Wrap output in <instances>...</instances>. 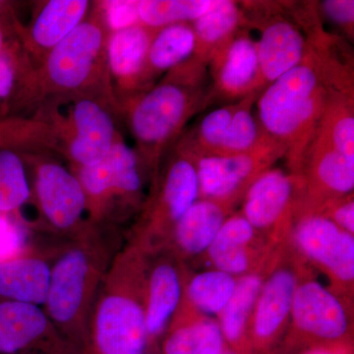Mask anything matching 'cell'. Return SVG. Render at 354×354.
Wrapping results in <instances>:
<instances>
[{
  "mask_svg": "<svg viewBox=\"0 0 354 354\" xmlns=\"http://www.w3.org/2000/svg\"><path fill=\"white\" fill-rule=\"evenodd\" d=\"M109 35L97 2L93 1L76 29L41 64L25 72L12 97L0 108V116L28 115L41 104L81 97H104L115 104L106 57Z\"/></svg>",
  "mask_w": 354,
  "mask_h": 354,
  "instance_id": "cell-1",
  "label": "cell"
},
{
  "mask_svg": "<svg viewBox=\"0 0 354 354\" xmlns=\"http://www.w3.org/2000/svg\"><path fill=\"white\" fill-rule=\"evenodd\" d=\"M62 241L53 250L43 308L65 342L83 354L95 298L123 246L121 232L88 221L78 234Z\"/></svg>",
  "mask_w": 354,
  "mask_h": 354,
  "instance_id": "cell-2",
  "label": "cell"
},
{
  "mask_svg": "<svg viewBox=\"0 0 354 354\" xmlns=\"http://www.w3.org/2000/svg\"><path fill=\"white\" fill-rule=\"evenodd\" d=\"M209 77L208 66L191 57L118 109L150 183L188 121L213 102Z\"/></svg>",
  "mask_w": 354,
  "mask_h": 354,
  "instance_id": "cell-3",
  "label": "cell"
},
{
  "mask_svg": "<svg viewBox=\"0 0 354 354\" xmlns=\"http://www.w3.org/2000/svg\"><path fill=\"white\" fill-rule=\"evenodd\" d=\"M307 41L302 62L270 84L256 102L260 127L285 148L288 171L299 176L332 90L320 53Z\"/></svg>",
  "mask_w": 354,
  "mask_h": 354,
  "instance_id": "cell-4",
  "label": "cell"
},
{
  "mask_svg": "<svg viewBox=\"0 0 354 354\" xmlns=\"http://www.w3.org/2000/svg\"><path fill=\"white\" fill-rule=\"evenodd\" d=\"M149 254L127 241L109 267L88 320L83 354H145Z\"/></svg>",
  "mask_w": 354,
  "mask_h": 354,
  "instance_id": "cell-5",
  "label": "cell"
},
{
  "mask_svg": "<svg viewBox=\"0 0 354 354\" xmlns=\"http://www.w3.org/2000/svg\"><path fill=\"white\" fill-rule=\"evenodd\" d=\"M86 198L87 218L99 227L120 230L136 218L145 202L148 174L134 149L121 137L102 162L70 169Z\"/></svg>",
  "mask_w": 354,
  "mask_h": 354,
  "instance_id": "cell-6",
  "label": "cell"
},
{
  "mask_svg": "<svg viewBox=\"0 0 354 354\" xmlns=\"http://www.w3.org/2000/svg\"><path fill=\"white\" fill-rule=\"evenodd\" d=\"M198 199V180L190 153L177 140L149 185L128 241L146 253L164 248L172 230Z\"/></svg>",
  "mask_w": 354,
  "mask_h": 354,
  "instance_id": "cell-7",
  "label": "cell"
},
{
  "mask_svg": "<svg viewBox=\"0 0 354 354\" xmlns=\"http://www.w3.org/2000/svg\"><path fill=\"white\" fill-rule=\"evenodd\" d=\"M314 348H353V320L349 302L307 272L295 290L290 325L274 354Z\"/></svg>",
  "mask_w": 354,
  "mask_h": 354,
  "instance_id": "cell-8",
  "label": "cell"
},
{
  "mask_svg": "<svg viewBox=\"0 0 354 354\" xmlns=\"http://www.w3.org/2000/svg\"><path fill=\"white\" fill-rule=\"evenodd\" d=\"M31 185L39 225L60 241L78 234L88 223L86 198L75 174L59 158L46 153L20 155Z\"/></svg>",
  "mask_w": 354,
  "mask_h": 354,
  "instance_id": "cell-9",
  "label": "cell"
},
{
  "mask_svg": "<svg viewBox=\"0 0 354 354\" xmlns=\"http://www.w3.org/2000/svg\"><path fill=\"white\" fill-rule=\"evenodd\" d=\"M308 270L291 246H281L260 291L249 326L252 354H274L290 325L293 298Z\"/></svg>",
  "mask_w": 354,
  "mask_h": 354,
  "instance_id": "cell-10",
  "label": "cell"
},
{
  "mask_svg": "<svg viewBox=\"0 0 354 354\" xmlns=\"http://www.w3.org/2000/svg\"><path fill=\"white\" fill-rule=\"evenodd\" d=\"M290 242L304 262L315 266L332 283V290L349 302L353 295L354 235L322 216L298 214Z\"/></svg>",
  "mask_w": 354,
  "mask_h": 354,
  "instance_id": "cell-11",
  "label": "cell"
},
{
  "mask_svg": "<svg viewBox=\"0 0 354 354\" xmlns=\"http://www.w3.org/2000/svg\"><path fill=\"white\" fill-rule=\"evenodd\" d=\"M304 192L301 176L271 167L249 186L241 213L268 241L281 245L290 239Z\"/></svg>",
  "mask_w": 354,
  "mask_h": 354,
  "instance_id": "cell-12",
  "label": "cell"
},
{
  "mask_svg": "<svg viewBox=\"0 0 354 354\" xmlns=\"http://www.w3.org/2000/svg\"><path fill=\"white\" fill-rule=\"evenodd\" d=\"M190 155L196 169L198 199L211 200L235 209L256 178L286 157V150L270 140L252 152L241 155Z\"/></svg>",
  "mask_w": 354,
  "mask_h": 354,
  "instance_id": "cell-13",
  "label": "cell"
},
{
  "mask_svg": "<svg viewBox=\"0 0 354 354\" xmlns=\"http://www.w3.org/2000/svg\"><path fill=\"white\" fill-rule=\"evenodd\" d=\"M64 109L70 128L65 160L69 169L102 162L122 137L116 104L104 97H81L64 102Z\"/></svg>",
  "mask_w": 354,
  "mask_h": 354,
  "instance_id": "cell-14",
  "label": "cell"
},
{
  "mask_svg": "<svg viewBox=\"0 0 354 354\" xmlns=\"http://www.w3.org/2000/svg\"><path fill=\"white\" fill-rule=\"evenodd\" d=\"M0 354H78L43 307L0 298Z\"/></svg>",
  "mask_w": 354,
  "mask_h": 354,
  "instance_id": "cell-15",
  "label": "cell"
},
{
  "mask_svg": "<svg viewBox=\"0 0 354 354\" xmlns=\"http://www.w3.org/2000/svg\"><path fill=\"white\" fill-rule=\"evenodd\" d=\"M187 265L169 251L149 254L146 290L148 349H157L183 300Z\"/></svg>",
  "mask_w": 354,
  "mask_h": 354,
  "instance_id": "cell-16",
  "label": "cell"
},
{
  "mask_svg": "<svg viewBox=\"0 0 354 354\" xmlns=\"http://www.w3.org/2000/svg\"><path fill=\"white\" fill-rule=\"evenodd\" d=\"M281 245L268 241L237 211L223 221L204 256L213 269L239 278L265 264Z\"/></svg>",
  "mask_w": 354,
  "mask_h": 354,
  "instance_id": "cell-17",
  "label": "cell"
},
{
  "mask_svg": "<svg viewBox=\"0 0 354 354\" xmlns=\"http://www.w3.org/2000/svg\"><path fill=\"white\" fill-rule=\"evenodd\" d=\"M158 29L139 23L109 35L106 57L114 101L118 109L146 91L149 48Z\"/></svg>",
  "mask_w": 354,
  "mask_h": 354,
  "instance_id": "cell-18",
  "label": "cell"
},
{
  "mask_svg": "<svg viewBox=\"0 0 354 354\" xmlns=\"http://www.w3.org/2000/svg\"><path fill=\"white\" fill-rule=\"evenodd\" d=\"M212 97L232 102L260 93L257 41L242 28L212 58L208 65Z\"/></svg>",
  "mask_w": 354,
  "mask_h": 354,
  "instance_id": "cell-19",
  "label": "cell"
},
{
  "mask_svg": "<svg viewBox=\"0 0 354 354\" xmlns=\"http://www.w3.org/2000/svg\"><path fill=\"white\" fill-rule=\"evenodd\" d=\"M38 3L30 22L17 26L18 39L32 67L41 64L85 19L93 1L48 0Z\"/></svg>",
  "mask_w": 354,
  "mask_h": 354,
  "instance_id": "cell-20",
  "label": "cell"
},
{
  "mask_svg": "<svg viewBox=\"0 0 354 354\" xmlns=\"http://www.w3.org/2000/svg\"><path fill=\"white\" fill-rule=\"evenodd\" d=\"M268 7L266 16L261 13L257 19L261 30L257 41L261 93L299 64L308 48L307 36H304L297 22L272 10V4H268Z\"/></svg>",
  "mask_w": 354,
  "mask_h": 354,
  "instance_id": "cell-21",
  "label": "cell"
},
{
  "mask_svg": "<svg viewBox=\"0 0 354 354\" xmlns=\"http://www.w3.org/2000/svg\"><path fill=\"white\" fill-rule=\"evenodd\" d=\"M300 176L304 192L298 211L353 193L354 158L346 157L315 134Z\"/></svg>",
  "mask_w": 354,
  "mask_h": 354,
  "instance_id": "cell-22",
  "label": "cell"
},
{
  "mask_svg": "<svg viewBox=\"0 0 354 354\" xmlns=\"http://www.w3.org/2000/svg\"><path fill=\"white\" fill-rule=\"evenodd\" d=\"M234 212V209L227 205L197 199L176 223L162 249L174 254L185 265L187 261L204 256L223 221Z\"/></svg>",
  "mask_w": 354,
  "mask_h": 354,
  "instance_id": "cell-23",
  "label": "cell"
},
{
  "mask_svg": "<svg viewBox=\"0 0 354 354\" xmlns=\"http://www.w3.org/2000/svg\"><path fill=\"white\" fill-rule=\"evenodd\" d=\"M281 246L257 270L237 278L232 297L216 316L227 348L235 353L252 354L249 344V326L263 283Z\"/></svg>",
  "mask_w": 354,
  "mask_h": 354,
  "instance_id": "cell-24",
  "label": "cell"
},
{
  "mask_svg": "<svg viewBox=\"0 0 354 354\" xmlns=\"http://www.w3.org/2000/svg\"><path fill=\"white\" fill-rule=\"evenodd\" d=\"M51 253L26 249L0 260V298L44 307L50 288Z\"/></svg>",
  "mask_w": 354,
  "mask_h": 354,
  "instance_id": "cell-25",
  "label": "cell"
},
{
  "mask_svg": "<svg viewBox=\"0 0 354 354\" xmlns=\"http://www.w3.org/2000/svg\"><path fill=\"white\" fill-rule=\"evenodd\" d=\"M227 348L216 318L178 309L156 351L160 354H220Z\"/></svg>",
  "mask_w": 354,
  "mask_h": 354,
  "instance_id": "cell-26",
  "label": "cell"
},
{
  "mask_svg": "<svg viewBox=\"0 0 354 354\" xmlns=\"http://www.w3.org/2000/svg\"><path fill=\"white\" fill-rule=\"evenodd\" d=\"M195 50L192 57L208 66L239 30L247 27L245 11L232 0H213L207 12L192 23Z\"/></svg>",
  "mask_w": 354,
  "mask_h": 354,
  "instance_id": "cell-27",
  "label": "cell"
},
{
  "mask_svg": "<svg viewBox=\"0 0 354 354\" xmlns=\"http://www.w3.org/2000/svg\"><path fill=\"white\" fill-rule=\"evenodd\" d=\"M194 50L192 23H177L158 29L147 55L145 78L148 87L152 88L158 77L189 59Z\"/></svg>",
  "mask_w": 354,
  "mask_h": 354,
  "instance_id": "cell-28",
  "label": "cell"
},
{
  "mask_svg": "<svg viewBox=\"0 0 354 354\" xmlns=\"http://www.w3.org/2000/svg\"><path fill=\"white\" fill-rule=\"evenodd\" d=\"M236 281L232 274L216 269L189 274L178 309L216 318L232 297Z\"/></svg>",
  "mask_w": 354,
  "mask_h": 354,
  "instance_id": "cell-29",
  "label": "cell"
},
{
  "mask_svg": "<svg viewBox=\"0 0 354 354\" xmlns=\"http://www.w3.org/2000/svg\"><path fill=\"white\" fill-rule=\"evenodd\" d=\"M354 93L330 90L316 135L354 158Z\"/></svg>",
  "mask_w": 354,
  "mask_h": 354,
  "instance_id": "cell-30",
  "label": "cell"
},
{
  "mask_svg": "<svg viewBox=\"0 0 354 354\" xmlns=\"http://www.w3.org/2000/svg\"><path fill=\"white\" fill-rule=\"evenodd\" d=\"M259 95L260 93H253L239 102V106L215 156L227 157L252 152L272 140L262 129L253 114V106Z\"/></svg>",
  "mask_w": 354,
  "mask_h": 354,
  "instance_id": "cell-31",
  "label": "cell"
},
{
  "mask_svg": "<svg viewBox=\"0 0 354 354\" xmlns=\"http://www.w3.org/2000/svg\"><path fill=\"white\" fill-rule=\"evenodd\" d=\"M32 191L22 157L0 147V214L12 215L31 202Z\"/></svg>",
  "mask_w": 354,
  "mask_h": 354,
  "instance_id": "cell-32",
  "label": "cell"
},
{
  "mask_svg": "<svg viewBox=\"0 0 354 354\" xmlns=\"http://www.w3.org/2000/svg\"><path fill=\"white\" fill-rule=\"evenodd\" d=\"M213 0H139L141 24L160 29L177 23H193L207 12Z\"/></svg>",
  "mask_w": 354,
  "mask_h": 354,
  "instance_id": "cell-33",
  "label": "cell"
},
{
  "mask_svg": "<svg viewBox=\"0 0 354 354\" xmlns=\"http://www.w3.org/2000/svg\"><path fill=\"white\" fill-rule=\"evenodd\" d=\"M31 67V62L19 39H14L2 50L0 53V102L2 104L12 97L20 79Z\"/></svg>",
  "mask_w": 354,
  "mask_h": 354,
  "instance_id": "cell-34",
  "label": "cell"
},
{
  "mask_svg": "<svg viewBox=\"0 0 354 354\" xmlns=\"http://www.w3.org/2000/svg\"><path fill=\"white\" fill-rule=\"evenodd\" d=\"M310 213L322 216L335 223L337 227L354 235V199L353 193L334 199L326 200L310 207L300 209L298 214Z\"/></svg>",
  "mask_w": 354,
  "mask_h": 354,
  "instance_id": "cell-35",
  "label": "cell"
},
{
  "mask_svg": "<svg viewBox=\"0 0 354 354\" xmlns=\"http://www.w3.org/2000/svg\"><path fill=\"white\" fill-rule=\"evenodd\" d=\"M97 2L111 34L139 24V0H102Z\"/></svg>",
  "mask_w": 354,
  "mask_h": 354,
  "instance_id": "cell-36",
  "label": "cell"
},
{
  "mask_svg": "<svg viewBox=\"0 0 354 354\" xmlns=\"http://www.w3.org/2000/svg\"><path fill=\"white\" fill-rule=\"evenodd\" d=\"M321 10L328 19L332 21L342 32L353 39L354 1L353 0H326L320 4Z\"/></svg>",
  "mask_w": 354,
  "mask_h": 354,
  "instance_id": "cell-37",
  "label": "cell"
},
{
  "mask_svg": "<svg viewBox=\"0 0 354 354\" xmlns=\"http://www.w3.org/2000/svg\"><path fill=\"white\" fill-rule=\"evenodd\" d=\"M21 21H0V53L14 39H18L17 26Z\"/></svg>",
  "mask_w": 354,
  "mask_h": 354,
  "instance_id": "cell-38",
  "label": "cell"
},
{
  "mask_svg": "<svg viewBox=\"0 0 354 354\" xmlns=\"http://www.w3.org/2000/svg\"><path fill=\"white\" fill-rule=\"evenodd\" d=\"M15 2L0 0V21L17 20Z\"/></svg>",
  "mask_w": 354,
  "mask_h": 354,
  "instance_id": "cell-39",
  "label": "cell"
},
{
  "mask_svg": "<svg viewBox=\"0 0 354 354\" xmlns=\"http://www.w3.org/2000/svg\"><path fill=\"white\" fill-rule=\"evenodd\" d=\"M299 354H353V348H314Z\"/></svg>",
  "mask_w": 354,
  "mask_h": 354,
  "instance_id": "cell-40",
  "label": "cell"
},
{
  "mask_svg": "<svg viewBox=\"0 0 354 354\" xmlns=\"http://www.w3.org/2000/svg\"><path fill=\"white\" fill-rule=\"evenodd\" d=\"M145 354H160V353H158L157 351H155V349H148V351H147V353Z\"/></svg>",
  "mask_w": 354,
  "mask_h": 354,
  "instance_id": "cell-41",
  "label": "cell"
},
{
  "mask_svg": "<svg viewBox=\"0 0 354 354\" xmlns=\"http://www.w3.org/2000/svg\"><path fill=\"white\" fill-rule=\"evenodd\" d=\"M220 354H237V353H234V351H230V349H225V351H223V353H220Z\"/></svg>",
  "mask_w": 354,
  "mask_h": 354,
  "instance_id": "cell-42",
  "label": "cell"
}]
</instances>
